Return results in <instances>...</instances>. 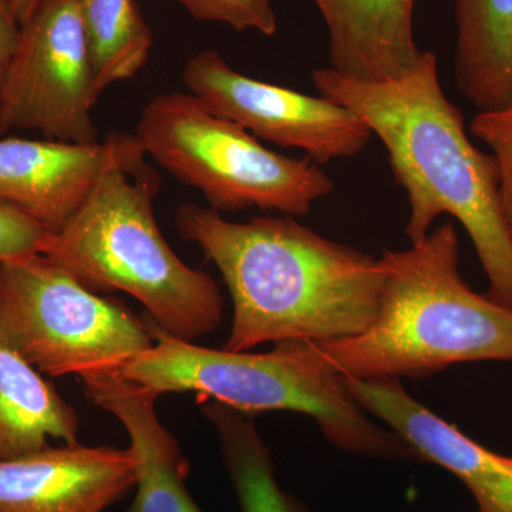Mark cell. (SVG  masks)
Returning a JSON list of instances; mask_svg holds the SVG:
<instances>
[{"mask_svg":"<svg viewBox=\"0 0 512 512\" xmlns=\"http://www.w3.org/2000/svg\"><path fill=\"white\" fill-rule=\"evenodd\" d=\"M367 413L389 427L419 461L443 467L470 491L477 512H512V457L488 450L417 402L402 380L348 379Z\"/></svg>","mask_w":512,"mask_h":512,"instance_id":"11","label":"cell"},{"mask_svg":"<svg viewBox=\"0 0 512 512\" xmlns=\"http://www.w3.org/2000/svg\"><path fill=\"white\" fill-rule=\"evenodd\" d=\"M178 3L197 20L224 23L237 32L255 30L264 36L278 32L272 0H168Z\"/></svg>","mask_w":512,"mask_h":512,"instance_id":"19","label":"cell"},{"mask_svg":"<svg viewBox=\"0 0 512 512\" xmlns=\"http://www.w3.org/2000/svg\"><path fill=\"white\" fill-rule=\"evenodd\" d=\"M454 79L477 113L512 103V0H454Z\"/></svg>","mask_w":512,"mask_h":512,"instance_id":"16","label":"cell"},{"mask_svg":"<svg viewBox=\"0 0 512 512\" xmlns=\"http://www.w3.org/2000/svg\"><path fill=\"white\" fill-rule=\"evenodd\" d=\"M154 338L119 370L158 397L198 393L254 417L292 412L311 417L326 441L352 456L419 461L389 427L367 413L350 392L348 379L311 340H285L265 353L211 349L173 338L147 319Z\"/></svg>","mask_w":512,"mask_h":512,"instance_id":"4","label":"cell"},{"mask_svg":"<svg viewBox=\"0 0 512 512\" xmlns=\"http://www.w3.org/2000/svg\"><path fill=\"white\" fill-rule=\"evenodd\" d=\"M3 2L22 28L46 0H3Z\"/></svg>","mask_w":512,"mask_h":512,"instance_id":"23","label":"cell"},{"mask_svg":"<svg viewBox=\"0 0 512 512\" xmlns=\"http://www.w3.org/2000/svg\"><path fill=\"white\" fill-rule=\"evenodd\" d=\"M19 37V23L13 18L5 2L0 0V77L5 73L13 53L18 47Z\"/></svg>","mask_w":512,"mask_h":512,"instance_id":"22","label":"cell"},{"mask_svg":"<svg viewBox=\"0 0 512 512\" xmlns=\"http://www.w3.org/2000/svg\"><path fill=\"white\" fill-rule=\"evenodd\" d=\"M134 134L147 157L200 191L208 208L220 214L258 208L303 217L335 188L319 164L265 147L191 93H163L148 101Z\"/></svg>","mask_w":512,"mask_h":512,"instance_id":"6","label":"cell"},{"mask_svg":"<svg viewBox=\"0 0 512 512\" xmlns=\"http://www.w3.org/2000/svg\"><path fill=\"white\" fill-rule=\"evenodd\" d=\"M100 94L77 0H46L20 28L0 77V136L36 131L49 140L97 143L92 114Z\"/></svg>","mask_w":512,"mask_h":512,"instance_id":"8","label":"cell"},{"mask_svg":"<svg viewBox=\"0 0 512 512\" xmlns=\"http://www.w3.org/2000/svg\"><path fill=\"white\" fill-rule=\"evenodd\" d=\"M99 92L144 69L153 33L136 0H77Z\"/></svg>","mask_w":512,"mask_h":512,"instance_id":"18","label":"cell"},{"mask_svg":"<svg viewBox=\"0 0 512 512\" xmlns=\"http://www.w3.org/2000/svg\"><path fill=\"white\" fill-rule=\"evenodd\" d=\"M87 397L120 421L137 460L136 497L127 512H204L188 491V463L156 412L158 396L119 370L79 377Z\"/></svg>","mask_w":512,"mask_h":512,"instance_id":"13","label":"cell"},{"mask_svg":"<svg viewBox=\"0 0 512 512\" xmlns=\"http://www.w3.org/2000/svg\"><path fill=\"white\" fill-rule=\"evenodd\" d=\"M0 326L49 377L120 370L154 345L147 320L43 254L0 262Z\"/></svg>","mask_w":512,"mask_h":512,"instance_id":"7","label":"cell"},{"mask_svg":"<svg viewBox=\"0 0 512 512\" xmlns=\"http://www.w3.org/2000/svg\"><path fill=\"white\" fill-rule=\"evenodd\" d=\"M320 96L357 114L382 141L409 201L406 235L416 244L441 215L460 222L488 281L487 295L512 311V237L493 154L471 143L463 113L441 89L436 53L410 72L362 82L330 67L312 73Z\"/></svg>","mask_w":512,"mask_h":512,"instance_id":"2","label":"cell"},{"mask_svg":"<svg viewBox=\"0 0 512 512\" xmlns=\"http://www.w3.org/2000/svg\"><path fill=\"white\" fill-rule=\"evenodd\" d=\"M329 36L330 69L362 82L397 79L423 50L414 39L416 0H313Z\"/></svg>","mask_w":512,"mask_h":512,"instance_id":"14","label":"cell"},{"mask_svg":"<svg viewBox=\"0 0 512 512\" xmlns=\"http://www.w3.org/2000/svg\"><path fill=\"white\" fill-rule=\"evenodd\" d=\"M202 414L217 433L241 512H309L276 480L274 458L254 417L212 400L202 404Z\"/></svg>","mask_w":512,"mask_h":512,"instance_id":"17","label":"cell"},{"mask_svg":"<svg viewBox=\"0 0 512 512\" xmlns=\"http://www.w3.org/2000/svg\"><path fill=\"white\" fill-rule=\"evenodd\" d=\"M184 83L212 113L245 128L258 140L296 148L316 164L356 156L373 133L352 110L232 69L217 50L185 63Z\"/></svg>","mask_w":512,"mask_h":512,"instance_id":"9","label":"cell"},{"mask_svg":"<svg viewBox=\"0 0 512 512\" xmlns=\"http://www.w3.org/2000/svg\"><path fill=\"white\" fill-rule=\"evenodd\" d=\"M175 227L201 248L227 285L234 316L224 349L346 339L369 328L379 312L380 258L322 237L293 217L234 222L187 204L175 212Z\"/></svg>","mask_w":512,"mask_h":512,"instance_id":"1","label":"cell"},{"mask_svg":"<svg viewBox=\"0 0 512 512\" xmlns=\"http://www.w3.org/2000/svg\"><path fill=\"white\" fill-rule=\"evenodd\" d=\"M50 235L25 212L0 202V262L43 254Z\"/></svg>","mask_w":512,"mask_h":512,"instance_id":"21","label":"cell"},{"mask_svg":"<svg viewBox=\"0 0 512 512\" xmlns=\"http://www.w3.org/2000/svg\"><path fill=\"white\" fill-rule=\"evenodd\" d=\"M158 188L147 163L107 171L43 255L90 291L126 292L158 329L195 342L221 325L224 299L210 275L184 264L165 241L154 215Z\"/></svg>","mask_w":512,"mask_h":512,"instance_id":"5","label":"cell"},{"mask_svg":"<svg viewBox=\"0 0 512 512\" xmlns=\"http://www.w3.org/2000/svg\"><path fill=\"white\" fill-rule=\"evenodd\" d=\"M136 481L130 448L49 446L0 460V512H106Z\"/></svg>","mask_w":512,"mask_h":512,"instance_id":"12","label":"cell"},{"mask_svg":"<svg viewBox=\"0 0 512 512\" xmlns=\"http://www.w3.org/2000/svg\"><path fill=\"white\" fill-rule=\"evenodd\" d=\"M380 261L382 301L369 328L319 343L343 376L426 379L463 363L512 362V311L464 281L453 221Z\"/></svg>","mask_w":512,"mask_h":512,"instance_id":"3","label":"cell"},{"mask_svg":"<svg viewBox=\"0 0 512 512\" xmlns=\"http://www.w3.org/2000/svg\"><path fill=\"white\" fill-rule=\"evenodd\" d=\"M80 417L0 326V460L79 443Z\"/></svg>","mask_w":512,"mask_h":512,"instance_id":"15","label":"cell"},{"mask_svg":"<svg viewBox=\"0 0 512 512\" xmlns=\"http://www.w3.org/2000/svg\"><path fill=\"white\" fill-rule=\"evenodd\" d=\"M136 134L113 133L92 144L0 138V202L18 208L50 234L62 231L107 171L146 163Z\"/></svg>","mask_w":512,"mask_h":512,"instance_id":"10","label":"cell"},{"mask_svg":"<svg viewBox=\"0 0 512 512\" xmlns=\"http://www.w3.org/2000/svg\"><path fill=\"white\" fill-rule=\"evenodd\" d=\"M470 133L490 148L497 161L501 205L512 237V103L503 109L477 113Z\"/></svg>","mask_w":512,"mask_h":512,"instance_id":"20","label":"cell"}]
</instances>
